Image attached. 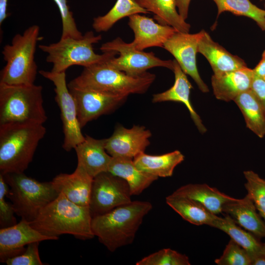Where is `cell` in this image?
I'll use <instances>...</instances> for the list:
<instances>
[{"label": "cell", "mask_w": 265, "mask_h": 265, "mask_svg": "<svg viewBox=\"0 0 265 265\" xmlns=\"http://www.w3.org/2000/svg\"><path fill=\"white\" fill-rule=\"evenodd\" d=\"M148 201H133L92 217L93 233L109 251L132 244L144 217L152 209Z\"/></svg>", "instance_id": "cell-1"}, {"label": "cell", "mask_w": 265, "mask_h": 265, "mask_svg": "<svg viewBox=\"0 0 265 265\" xmlns=\"http://www.w3.org/2000/svg\"><path fill=\"white\" fill-rule=\"evenodd\" d=\"M89 207L78 205L59 193L44 207L30 225L42 234L57 237L70 234L82 240L93 238Z\"/></svg>", "instance_id": "cell-2"}, {"label": "cell", "mask_w": 265, "mask_h": 265, "mask_svg": "<svg viewBox=\"0 0 265 265\" xmlns=\"http://www.w3.org/2000/svg\"><path fill=\"white\" fill-rule=\"evenodd\" d=\"M46 133L43 124H0V174L24 173Z\"/></svg>", "instance_id": "cell-3"}, {"label": "cell", "mask_w": 265, "mask_h": 265, "mask_svg": "<svg viewBox=\"0 0 265 265\" xmlns=\"http://www.w3.org/2000/svg\"><path fill=\"white\" fill-rule=\"evenodd\" d=\"M155 79L156 75L148 72L138 76L128 75L106 61L84 67L68 86L128 97L130 94L145 93Z\"/></svg>", "instance_id": "cell-4"}, {"label": "cell", "mask_w": 265, "mask_h": 265, "mask_svg": "<svg viewBox=\"0 0 265 265\" xmlns=\"http://www.w3.org/2000/svg\"><path fill=\"white\" fill-rule=\"evenodd\" d=\"M40 28L32 25L17 34L2 51L6 64L0 72V83L9 85L34 84L37 65L34 59Z\"/></svg>", "instance_id": "cell-5"}, {"label": "cell", "mask_w": 265, "mask_h": 265, "mask_svg": "<svg viewBox=\"0 0 265 265\" xmlns=\"http://www.w3.org/2000/svg\"><path fill=\"white\" fill-rule=\"evenodd\" d=\"M47 119L41 85L0 83V124L17 122L43 124Z\"/></svg>", "instance_id": "cell-6"}, {"label": "cell", "mask_w": 265, "mask_h": 265, "mask_svg": "<svg viewBox=\"0 0 265 265\" xmlns=\"http://www.w3.org/2000/svg\"><path fill=\"white\" fill-rule=\"evenodd\" d=\"M101 34L95 35L93 32H86L80 39L68 37L60 38L56 43L40 45L39 49L47 54L46 61L53 64L51 71L65 72L73 65L87 67L107 61L115 56V52L99 54L94 51L93 45L102 40Z\"/></svg>", "instance_id": "cell-7"}, {"label": "cell", "mask_w": 265, "mask_h": 265, "mask_svg": "<svg viewBox=\"0 0 265 265\" xmlns=\"http://www.w3.org/2000/svg\"><path fill=\"white\" fill-rule=\"evenodd\" d=\"M2 175L9 186L7 197L11 202L15 214L29 222L33 221L41 211L59 194L52 181L41 182L24 173Z\"/></svg>", "instance_id": "cell-8"}, {"label": "cell", "mask_w": 265, "mask_h": 265, "mask_svg": "<svg viewBox=\"0 0 265 265\" xmlns=\"http://www.w3.org/2000/svg\"><path fill=\"white\" fill-rule=\"evenodd\" d=\"M39 74L54 85L55 100L60 111L64 140L62 147L70 151L85 139L80 124L76 104L66 83L65 72L40 70Z\"/></svg>", "instance_id": "cell-9"}, {"label": "cell", "mask_w": 265, "mask_h": 265, "mask_svg": "<svg viewBox=\"0 0 265 265\" xmlns=\"http://www.w3.org/2000/svg\"><path fill=\"white\" fill-rule=\"evenodd\" d=\"M103 52H115L119 56L111 58L106 62L113 68L131 76H140L153 67H162L173 69L174 60H162L153 52H145L134 49L130 44L118 37L102 45Z\"/></svg>", "instance_id": "cell-10"}, {"label": "cell", "mask_w": 265, "mask_h": 265, "mask_svg": "<svg viewBox=\"0 0 265 265\" xmlns=\"http://www.w3.org/2000/svg\"><path fill=\"white\" fill-rule=\"evenodd\" d=\"M132 196L125 180L108 171L100 173L92 184L89 205L92 217L131 203Z\"/></svg>", "instance_id": "cell-11"}, {"label": "cell", "mask_w": 265, "mask_h": 265, "mask_svg": "<svg viewBox=\"0 0 265 265\" xmlns=\"http://www.w3.org/2000/svg\"><path fill=\"white\" fill-rule=\"evenodd\" d=\"M68 88L75 100L81 128L100 116L113 112L128 98L93 89Z\"/></svg>", "instance_id": "cell-12"}, {"label": "cell", "mask_w": 265, "mask_h": 265, "mask_svg": "<svg viewBox=\"0 0 265 265\" xmlns=\"http://www.w3.org/2000/svg\"><path fill=\"white\" fill-rule=\"evenodd\" d=\"M205 31L202 30L193 34L176 31L164 43L163 48L174 56L184 72L192 78L199 89L207 93L209 89L201 79L196 64L198 45Z\"/></svg>", "instance_id": "cell-13"}, {"label": "cell", "mask_w": 265, "mask_h": 265, "mask_svg": "<svg viewBox=\"0 0 265 265\" xmlns=\"http://www.w3.org/2000/svg\"><path fill=\"white\" fill-rule=\"evenodd\" d=\"M150 131L143 126L134 125L127 128L117 125L112 133L106 138V150L113 158L133 159L144 153L150 145Z\"/></svg>", "instance_id": "cell-14"}, {"label": "cell", "mask_w": 265, "mask_h": 265, "mask_svg": "<svg viewBox=\"0 0 265 265\" xmlns=\"http://www.w3.org/2000/svg\"><path fill=\"white\" fill-rule=\"evenodd\" d=\"M59 238L44 235L31 226L30 222L21 219L16 224L0 229V261L5 263L9 258L23 253L28 244Z\"/></svg>", "instance_id": "cell-15"}, {"label": "cell", "mask_w": 265, "mask_h": 265, "mask_svg": "<svg viewBox=\"0 0 265 265\" xmlns=\"http://www.w3.org/2000/svg\"><path fill=\"white\" fill-rule=\"evenodd\" d=\"M128 25L134 34L130 44L139 51L153 47L163 48L168 39L177 31L171 26L157 23L153 19L139 14L130 16Z\"/></svg>", "instance_id": "cell-16"}, {"label": "cell", "mask_w": 265, "mask_h": 265, "mask_svg": "<svg viewBox=\"0 0 265 265\" xmlns=\"http://www.w3.org/2000/svg\"><path fill=\"white\" fill-rule=\"evenodd\" d=\"M93 178L77 166L71 174L60 173L52 181L54 188L68 200L81 206L89 207Z\"/></svg>", "instance_id": "cell-17"}, {"label": "cell", "mask_w": 265, "mask_h": 265, "mask_svg": "<svg viewBox=\"0 0 265 265\" xmlns=\"http://www.w3.org/2000/svg\"><path fill=\"white\" fill-rule=\"evenodd\" d=\"M105 139H95L86 135L85 139L75 148L78 164L93 178L108 171L112 157L106 152Z\"/></svg>", "instance_id": "cell-18"}, {"label": "cell", "mask_w": 265, "mask_h": 265, "mask_svg": "<svg viewBox=\"0 0 265 265\" xmlns=\"http://www.w3.org/2000/svg\"><path fill=\"white\" fill-rule=\"evenodd\" d=\"M255 76L253 69L247 67L212 75L211 84L215 98L225 102L234 101L242 93L250 90Z\"/></svg>", "instance_id": "cell-19"}, {"label": "cell", "mask_w": 265, "mask_h": 265, "mask_svg": "<svg viewBox=\"0 0 265 265\" xmlns=\"http://www.w3.org/2000/svg\"><path fill=\"white\" fill-rule=\"evenodd\" d=\"M222 212L259 239L265 238V221L247 194L243 198H236L225 203Z\"/></svg>", "instance_id": "cell-20"}, {"label": "cell", "mask_w": 265, "mask_h": 265, "mask_svg": "<svg viewBox=\"0 0 265 265\" xmlns=\"http://www.w3.org/2000/svg\"><path fill=\"white\" fill-rule=\"evenodd\" d=\"M175 81L173 86L168 90L153 95V103L175 102L182 103L188 109L191 118L200 132L205 133L207 129L203 124L200 116L194 110L190 100V93L192 86L188 80L186 74L181 69L176 60H174Z\"/></svg>", "instance_id": "cell-21"}, {"label": "cell", "mask_w": 265, "mask_h": 265, "mask_svg": "<svg viewBox=\"0 0 265 265\" xmlns=\"http://www.w3.org/2000/svg\"><path fill=\"white\" fill-rule=\"evenodd\" d=\"M198 53L208 60L214 76L247 67L243 59L214 42L206 31L199 42Z\"/></svg>", "instance_id": "cell-22"}, {"label": "cell", "mask_w": 265, "mask_h": 265, "mask_svg": "<svg viewBox=\"0 0 265 265\" xmlns=\"http://www.w3.org/2000/svg\"><path fill=\"white\" fill-rule=\"evenodd\" d=\"M108 171L125 180L132 195L140 194L158 177L146 173L135 165L133 159L112 157Z\"/></svg>", "instance_id": "cell-23"}, {"label": "cell", "mask_w": 265, "mask_h": 265, "mask_svg": "<svg viewBox=\"0 0 265 265\" xmlns=\"http://www.w3.org/2000/svg\"><path fill=\"white\" fill-rule=\"evenodd\" d=\"M172 193L195 200L214 214L222 212L223 205L236 199L205 184H187L181 186Z\"/></svg>", "instance_id": "cell-24"}, {"label": "cell", "mask_w": 265, "mask_h": 265, "mask_svg": "<svg viewBox=\"0 0 265 265\" xmlns=\"http://www.w3.org/2000/svg\"><path fill=\"white\" fill-rule=\"evenodd\" d=\"M185 159L179 150L160 155H150L141 153L133 159V161L140 170L159 177L172 176L175 167Z\"/></svg>", "instance_id": "cell-25"}, {"label": "cell", "mask_w": 265, "mask_h": 265, "mask_svg": "<svg viewBox=\"0 0 265 265\" xmlns=\"http://www.w3.org/2000/svg\"><path fill=\"white\" fill-rule=\"evenodd\" d=\"M166 203L184 220L200 226H211L218 217L197 201L188 197L172 193L166 197Z\"/></svg>", "instance_id": "cell-26"}, {"label": "cell", "mask_w": 265, "mask_h": 265, "mask_svg": "<svg viewBox=\"0 0 265 265\" xmlns=\"http://www.w3.org/2000/svg\"><path fill=\"white\" fill-rule=\"evenodd\" d=\"M141 7L154 14V19L162 25L169 26L177 31L188 33L190 25L177 11L175 0H134Z\"/></svg>", "instance_id": "cell-27"}, {"label": "cell", "mask_w": 265, "mask_h": 265, "mask_svg": "<svg viewBox=\"0 0 265 265\" xmlns=\"http://www.w3.org/2000/svg\"><path fill=\"white\" fill-rule=\"evenodd\" d=\"M211 227L219 229L228 234L236 243L245 249L250 256L252 262L263 253V243L251 233L238 226L228 215L218 216Z\"/></svg>", "instance_id": "cell-28"}, {"label": "cell", "mask_w": 265, "mask_h": 265, "mask_svg": "<svg viewBox=\"0 0 265 265\" xmlns=\"http://www.w3.org/2000/svg\"><path fill=\"white\" fill-rule=\"evenodd\" d=\"M240 110L246 127L259 138L265 136V109L251 89L233 101Z\"/></svg>", "instance_id": "cell-29"}, {"label": "cell", "mask_w": 265, "mask_h": 265, "mask_svg": "<svg viewBox=\"0 0 265 265\" xmlns=\"http://www.w3.org/2000/svg\"><path fill=\"white\" fill-rule=\"evenodd\" d=\"M141 13H150L139 6L134 0H117L106 14L93 19L92 27L98 32L107 31L119 20Z\"/></svg>", "instance_id": "cell-30"}, {"label": "cell", "mask_w": 265, "mask_h": 265, "mask_svg": "<svg viewBox=\"0 0 265 265\" xmlns=\"http://www.w3.org/2000/svg\"><path fill=\"white\" fill-rule=\"evenodd\" d=\"M216 4L218 16L225 11L244 16L253 19L265 30V10L253 4L250 0H212Z\"/></svg>", "instance_id": "cell-31"}, {"label": "cell", "mask_w": 265, "mask_h": 265, "mask_svg": "<svg viewBox=\"0 0 265 265\" xmlns=\"http://www.w3.org/2000/svg\"><path fill=\"white\" fill-rule=\"evenodd\" d=\"M243 174L246 181L244 186L247 194L265 221V179L252 170L245 171Z\"/></svg>", "instance_id": "cell-32"}, {"label": "cell", "mask_w": 265, "mask_h": 265, "mask_svg": "<svg viewBox=\"0 0 265 265\" xmlns=\"http://www.w3.org/2000/svg\"><path fill=\"white\" fill-rule=\"evenodd\" d=\"M136 265H190L188 257L170 248H164L137 261Z\"/></svg>", "instance_id": "cell-33"}, {"label": "cell", "mask_w": 265, "mask_h": 265, "mask_svg": "<svg viewBox=\"0 0 265 265\" xmlns=\"http://www.w3.org/2000/svg\"><path fill=\"white\" fill-rule=\"evenodd\" d=\"M214 262L218 265H251L252 260L245 249L231 239L222 255Z\"/></svg>", "instance_id": "cell-34"}, {"label": "cell", "mask_w": 265, "mask_h": 265, "mask_svg": "<svg viewBox=\"0 0 265 265\" xmlns=\"http://www.w3.org/2000/svg\"><path fill=\"white\" fill-rule=\"evenodd\" d=\"M53 0L59 9L61 18L62 31L60 38L71 37L80 39L82 38L83 35L77 27L73 14L70 11L67 0Z\"/></svg>", "instance_id": "cell-35"}, {"label": "cell", "mask_w": 265, "mask_h": 265, "mask_svg": "<svg viewBox=\"0 0 265 265\" xmlns=\"http://www.w3.org/2000/svg\"><path fill=\"white\" fill-rule=\"evenodd\" d=\"M9 186L3 176L0 174V227L6 228L16 224L15 211L11 203L6 200L8 193Z\"/></svg>", "instance_id": "cell-36"}, {"label": "cell", "mask_w": 265, "mask_h": 265, "mask_svg": "<svg viewBox=\"0 0 265 265\" xmlns=\"http://www.w3.org/2000/svg\"><path fill=\"white\" fill-rule=\"evenodd\" d=\"M40 242L28 244L21 254L8 259L5 262L7 265H42L40 258L38 246Z\"/></svg>", "instance_id": "cell-37"}, {"label": "cell", "mask_w": 265, "mask_h": 265, "mask_svg": "<svg viewBox=\"0 0 265 265\" xmlns=\"http://www.w3.org/2000/svg\"><path fill=\"white\" fill-rule=\"evenodd\" d=\"M250 89L265 109V80L255 75Z\"/></svg>", "instance_id": "cell-38"}, {"label": "cell", "mask_w": 265, "mask_h": 265, "mask_svg": "<svg viewBox=\"0 0 265 265\" xmlns=\"http://www.w3.org/2000/svg\"><path fill=\"white\" fill-rule=\"evenodd\" d=\"M191 0H175L178 12L181 16L186 20L188 17V9Z\"/></svg>", "instance_id": "cell-39"}, {"label": "cell", "mask_w": 265, "mask_h": 265, "mask_svg": "<svg viewBox=\"0 0 265 265\" xmlns=\"http://www.w3.org/2000/svg\"><path fill=\"white\" fill-rule=\"evenodd\" d=\"M255 75L263 78L265 76V51L262 54V57L256 67L253 69Z\"/></svg>", "instance_id": "cell-40"}, {"label": "cell", "mask_w": 265, "mask_h": 265, "mask_svg": "<svg viewBox=\"0 0 265 265\" xmlns=\"http://www.w3.org/2000/svg\"><path fill=\"white\" fill-rule=\"evenodd\" d=\"M8 0H0V25L9 14L7 12Z\"/></svg>", "instance_id": "cell-41"}, {"label": "cell", "mask_w": 265, "mask_h": 265, "mask_svg": "<svg viewBox=\"0 0 265 265\" xmlns=\"http://www.w3.org/2000/svg\"><path fill=\"white\" fill-rule=\"evenodd\" d=\"M251 265H265V254H262L255 258Z\"/></svg>", "instance_id": "cell-42"}, {"label": "cell", "mask_w": 265, "mask_h": 265, "mask_svg": "<svg viewBox=\"0 0 265 265\" xmlns=\"http://www.w3.org/2000/svg\"><path fill=\"white\" fill-rule=\"evenodd\" d=\"M263 253L265 254V242L263 243Z\"/></svg>", "instance_id": "cell-43"}, {"label": "cell", "mask_w": 265, "mask_h": 265, "mask_svg": "<svg viewBox=\"0 0 265 265\" xmlns=\"http://www.w3.org/2000/svg\"><path fill=\"white\" fill-rule=\"evenodd\" d=\"M262 78L265 80V76Z\"/></svg>", "instance_id": "cell-44"}]
</instances>
